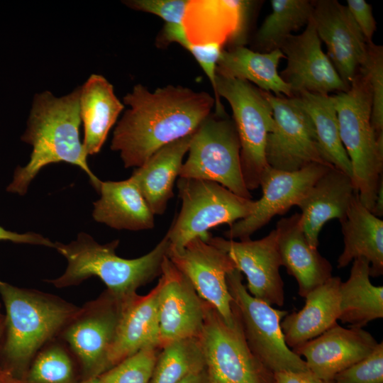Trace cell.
Returning <instances> with one entry per match:
<instances>
[{
  "label": "cell",
  "mask_w": 383,
  "mask_h": 383,
  "mask_svg": "<svg viewBox=\"0 0 383 383\" xmlns=\"http://www.w3.org/2000/svg\"><path fill=\"white\" fill-rule=\"evenodd\" d=\"M129 108L118 122L111 149L124 167H138L163 146L193 133L215 108L214 97L182 86L150 91L138 84L123 97Z\"/></svg>",
  "instance_id": "6da1fadb"
},
{
  "label": "cell",
  "mask_w": 383,
  "mask_h": 383,
  "mask_svg": "<svg viewBox=\"0 0 383 383\" xmlns=\"http://www.w3.org/2000/svg\"><path fill=\"white\" fill-rule=\"evenodd\" d=\"M80 87L61 97L45 91L35 94L22 141L32 148L30 160L24 167H17L12 181L6 187L10 193L24 195L45 166L66 162L79 167L89 178L97 191L101 180L91 172L88 154L79 138Z\"/></svg>",
  "instance_id": "7a4b0ae2"
},
{
  "label": "cell",
  "mask_w": 383,
  "mask_h": 383,
  "mask_svg": "<svg viewBox=\"0 0 383 383\" xmlns=\"http://www.w3.org/2000/svg\"><path fill=\"white\" fill-rule=\"evenodd\" d=\"M5 328L0 340V370L22 378L37 353L60 335L79 313L58 296L20 288L0 279Z\"/></svg>",
  "instance_id": "3957f363"
},
{
  "label": "cell",
  "mask_w": 383,
  "mask_h": 383,
  "mask_svg": "<svg viewBox=\"0 0 383 383\" xmlns=\"http://www.w3.org/2000/svg\"><path fill=\"white\" fill-rule=\"evenodd\" d=\"M119 240H115L101 245L84 232L68 244L55 242L54 248L67 259V267L60 277L47 282L57 288H64L96 277L109 292L124 299L160 276L170 247L166 235L148 253L134 259L118 256L116 249Z\"/></svg>",
  "instance_id": "277c9868"
},
{
  "label": "cell",
  "mask_w": 383,
  "mask_h": 383,
  "mask_svg": "<svg viewBox=\"0 0 383 383\" xmlns=\"http://www.w3.org/2000/svg\"><path fill=\"white\" fill-rule=\"evenodd\" d=\"M333 97L354 187L362 204L372 211L383 181V135L378 136L371 124L372 96L365 72L360 70L349 89Z\"/></svg>",
  "instance_id": "5b68a950"
},
{
  "label": "cell",
  "mask_w": 383,
  "mask_h": 383,
  "mask_svg": "<svg viewBox=\"0 0 383 383\" xmlns=\"http://www.w3.org/2000/svg\"><path fill=\"white\" fill-rule=\"evenodd\" d=\"M221 97L229 103L240 143L243 177L249 191L260 187L268 167L265 148L274 118L266 91L252 83L216 74L215 113L226 115Z\"/></svg>",
  "instance_id": "8992f818"
},
{
  "label": "cell",
  "mask_w": 383,
  "mask_h": 383,
  "mask_svg": "<svg viewBox=\"0 0 383 383\" xmlns=\"http://www.w3.org/2000/svg\"><path fill=\"white\" fill-rule=\"evenodd\" d=\"M181 210L166 233L170 248L182 249L195 238L206 240L211 228L248 217L255 201L241 197L221 184L209 180L178 177Z\"/></svg>",
  "instance_id": "52a82bcc"
},
{
  "label": "cell",
  "mask_w": 383,
  "mask_h": 383,
  "mask_svg": "<svg viewBox=\"0 0 383 383\" xmlns=\"http://www.w3.org/2000/svg\"><path fill=\"white\" fill-rule=\"evenodd\" d=\"M179 177L217 182L247 199L252 195L243 177L240 143L233 119L210 113L194 131Z\"/></svg>",
  "instance_id": "ba28073f"
},
{
  "label": "cell",
  "mask_w": 383,
  "mask_h": 383,
  "mask_svg": "<svg viewBox=\"0 0 383 383\" xmlns=\"http://www.w3.org/2000/svg\"><path fill=\"white\" fill-rule=\"evenodd\" d=\"M226 282L233 298L232 311L239 319L248 347L259 360L273 373L309 371L305 360L285 343L281 321L288 312L252 296L237 269L228 273Z\"/></svg>",
  "instance_id": "9c48e42d"
},
{
  "label": "cell",
  "mask_w": 383,
  "mask_h": 383,
  "mask_svg": "<svg viewBox=\"0 0 383 383\" xmlns=\"http://www.w3.org/2000/svg\"><path fill=\"white\" fill-rule=\"evenodd\" d=\"M233 313L234 322L229 325L207 302L199 340L210 383H276L274 374L248 347L239 319Z\"/></svg>",
  "instance_id": "30bf717a"
},
{
  "label": "cell",
  "mask_w": 383,
  "mask_h": 383,
  "mask_svg": "<svg viewBox=\"0 0 383 383\" xmlns=\"http://www.w3.org/2000/svg\"><path fill=\"white\" fill-rule=\"evenodd\" d=\"M123 301L106 289L96 299L80 307L79 313L61 332L60 338L79 362L81 380L98 377L110 368L109 354Z\"/></svg>",
  "instance_id": "8fae6325"
},
{
  "label": "cell",
  "mask_w": 383,
  "mask_h": 383,
  "mask_svg": "<svg viewBox=\"0 0 383 383\" xmlns=\"http://www.w3.org/2000/svg\"><path fill=\"white\" fill-rule=\"evenodd\" d=\"M266 93L274 118L265 148L268 166L296 171L313 163L330 165L322 155L310 116L294 97Z\"/></svg>",
  "instance_id": "7c38bea8"
},
{
  "label": "cell",
  "mask_w": 383,
  "mask_h": 383,
  "mask_svg": "<svg viewBox=\"0 0 383 383\" xmlns=\"http://www.w3.org/2000/svg\"><path fill=\"white\" fill-rule=\"evenodd\" d=\"M331 165L311 164L296 171H284L268 166L260 178L262 196L255 201L252 213L229 226L225 233L228 239L245 240L267 224L275 216L298 206L314 183Z\"/></svg>",
  "instance_id": "4fadbf2b"
},
{
  "label": "cell",
  "mask_w": 383,
  "mask_h": 383,
  "mask_svg": "<svg viewBox=\"0 0 383 383\" xmlns=\"http://www.w3.org/2000/svg\"><path fill=\"white\" fill-rule=\"evenodd\" d=\"M167 257L189 279L201 298L213 306L228 324L232 325L233 298L226 276L236 268L229 255L201 238H195L180 250L170 247Z\"/></svg>",
  "instance_id": "5bb4252c"
},
{
  "label": "cell",
  "mask_w": 383,
  "mask_h": 383,
  "mask_svg": "<svg viewBox=\"0 0 383 383\" xmlns=\"http://www.w3.org/2000/svg\"><path fill=\"white\" fill-rule=\"evenodd\" d=\"M157 310L160 347L184 338H196L203 329L207 302L189 279L167 256L158 281Z\"/></svg>",
  "instance_id": "9a60e30c"
},
{
  "label": "cell",
  "mask_w": 383,
  "mask_h": 383,
  "mask_svg": "<svg viewBox=\"0 0 383 383\" xmlns=\"http://www.w3.org/2000/svg\"><path fill=\"white\" fill-rule=\"evenodd\" d=\"M205 241L229 255L235 268L245 275L247 289L252 296L271 306L284 304V282L279 273L282 263L275 229L256 240L235 241L210 234Z\"/></svg>",
  "instance_id": "2e32d148"
},
{
  "label": "cell",
  "mask_w": 383,
  "mask_h": 383,
  "mask_svg": "<svg viewBox=\"0 0 383 383\" xmlns=\"http://www.w3.org/2000/svg\"><path fill=\"white\" fill-rule=\"evenodd\" d=\"M313 4L312 21L329 60L345 85L350 86L366 63L370 44L348 7L336 0Z\"/></svg>",
  "instance_id": "e0dca14e"
},
{
  "label": "cell",
  "mask_w": 383,
  "mask_h": 383,
  "mask_svg": "<svg viewBox=\"0 0 383 383\" xmlns=\"http://www.w3.org/2000/svg\"><path fill=\"white\" fill-rule=\"evenodd\" d=\"M279 49L287 60L279 75L290 87L293 96L302 92L329 94L349 89L322 50L312 18L301 34L290 35Z\"/></svg>",
  "instance_id": "ac0fdd59"
},
{
  "label": "cell",
  "mask_w": 383,
  "mask_h": 383,
  "mask_svg": "<svg viewBox=\"0 0 383 383\" xmlns=\"http://www.w3.org/2000/svg\"><path fill=\"white\" fill-rule=\"evenodd\" d=\"M254 1L189 0L183 27L194 45H243Z\"/></svg>",
  "instance_id": "d6986e66"
},
{
  "label": "cell",
  "mask_w": 383,
  "mask_h": 383,
  "mask_svg": "<svg viewBox=\"0 0 383 383\" xmlns=\"http://www.w3.org/2000/svg\"><path fill=\"white\" fill-rule=\"evenodd\" d=\"M375 338L362 328L335 323L321 335L292 350L305 358L311 372L333 380L339 372L367 357L377 346Z\"/></svg>",
  "instance_id": "ffe728a7"
},
{
  "label": "cell",
  "mask_w": 383,
  "mask_h": 383,
  "mask_svg": "<svg viewBox=\"0 0 383 383\" xmlns=\"http://www.w3.org/2000/svg\"><path fill=\"white\" fill-rule=\"evenodd\" d=\"M356 194L351 177L334 167L314 183L297 206L304 233L312 248L318 249L319 233L327 221H340L346 216Z\"/></svg>",
  "instance_id": "44dd1931"
},
{
  "label": "cell",
  "mask_w": 383,
  "mask_h": 383,
  "mask_svg": "<svg viewBox=\"0 0 383 383\" xmlns=\"http://www.w3.org/2000/svg\"><path fill=\"white\" fill-rule=\"evenodd\" d=\"M275 231L282 266L296 279L301 296L305 297L333 277L331 262L309 245L300 213L281 218Z\"/></svg>",
  "instance_id": "7402d4cb"
},
{
  "label": "cell",
  "mask_w": 383,
  "mask_h": 383,
  "mask_svg": "<svg viewBox=\"0 0 383 383\" xmlns=\"http://www.w3.org/2000/svg\"><path fill=\"white\" fill-rule=\"evenodd\" d=\"M158 293L157 284L146 295L135 293L123 299L115 338L109 354L110 368L143 348H160Z\"/></svg>",
  "instance_id": "603a6c76"
},
{
  "label": "cell",
  "mask_w": 383,
  "mask_h": 383,
  "mask_svg": "<svg viewBox=\"0 0 383 383\" xmlns=\"http://www.w3.org/2000/svg\"><path fill=\"white\" fill-rule=\"evenodd\" d=\"M339 277H331L310 292L304 306L288 313L281 321L287 346L292 350L321 335L337 323L340 314Z\"/></svg>",
  "instance_id": "cb8c5ba5"
},
{
  "label": "cell",
  "mask_w": 383,
  "mask_h": 383,
  "mask_svg": "<svg viewBox=\"0 0 383 383\" xmlns=\"http://www.w3.org/2000/svg\"><path fill=\"white\" fill-rule=\"evenodd\" d=\"M194 132L159 149L131 176L154 215L163 214L174 195V184Z\"/></svg>",
  "instance_id": "d4e9b609"
},
{
  "label": "cell",
  "mask_w": 383,
  "mask_h": 383,
  "mask_svg": "<svg viewBox=\"0 0 383 383\" xmlns=\"http://www.w3.org/2000/svg\"><path fill=\"white\" fill-rule=\"evenodd\" d=\"M94 203V219L117 230L144 231L155 226L150 211L136 183L130 177L121 181H101Z\"/></svg>",
  "instance_id": "484cf974"
},
{
  "label": "cell",
  "mask_w": 383,
  "mask_h": 383,
  "mask_svg": "<svg viewBox=\"0 0 383 383\" xmlns=\"http://www.w3.org/2000/svg\"><path fill=\"white\" fill-rule=\"evenodd\" d=\"M344 248L338 259L343 268L357 258L367 260L370 277L383 274V221L374 216L355 195L346 216L340 221Z\"/></svg>",
  "instance_id": "4316f807"
},
{
  "label": "cell",
  "mask_w": 383,
  "mask_h": 383,
  "mask_svg": "<svg viewBox=\"0 0 383 383\" xmlns=\"http://www.w3.org/2000/svg\"><path fill=\"white\" fill-rule=\"evenodd\" d=\"M113 85L102 75L93 74L80 87L79 112L84 126L83 145L87 153H98L124 109Z\"/></svg>",
  "instance_id": "83f0119b"
},
{
  "label": "cell",
  "mask_w": 383,
  "mask_h": 383,
  "mask_svg": "<svg viewBox=\"0 0 383 383\" xmlns=\"http://www.w3.org/2000/svg\"><path fill=\"white\" fill-rule=\"evenodd\" d=\"M285 58L280 49L269 52H256L243 45L223 49L217 62L216 73L252 82L275 96H293L290 87L280 77L277 67Z\"/></svg>",
  "instance_id": "f1b7e54d"
},
{
  "label": "cell",
  "mask_w": 383,
  "mask_h": 383,
  "mask_svg": "<svg viewBox=\"0 0 383 383\" xmlns=\"http://www.w3.org/2000/svg\"><path fill=\"white\" fill-rule=\"evenodd\" d=\"M370 277L369 262L357 258L347 281L340 284L338 320L350 327L362 328L383 317V287L372 284Z\"/></svg>",
  "instance_id": "f546056e"
},
{
  "label": "cell",
  "mask_w": 383,
  "mask_h": 383,
  "mask_svg": "<svg viewBox=\"0 0 383 383\" xmlns=\"http://www.w3.org/2000/svg\"><path fill=\"white\" fill-rule=\"evenodd\" d=\"M293 97L310 116L325 160L351 177V164L340 140L333 95L302 92Z\"/></svg>",
  "instance_id": "4dcf8cb0"
},
{
  "label": "cell",
  "mask_w": 383,
  "mask_h": 383,
  "mask_svg": "<svg viewBox=\"0 0 383 383\" xmlns=\"http://www.w3.org/2000/svg\"><path fill=\"white\" fill-rule=\"evenodd\" d=\"M271 12L255 35V44L261 52L279 49L295 31L310 21L313 4L308 0H271Z\"/></svg>",
  "instance_id": "1f68e13d"
},
{
  "label": "cell",
  "mask_w": 383,
  "mask_h": 383,
  "mask_svg": "<svg viewBox=\"0 0 383 383\" xmlns=\"http://www.w3.org/2000/svg\"><path fill=\"white\" fill-rule=\"evenodd\" d=\"M205 367L199 338L177 340L160 350L150 383H178Z\"/></svg>",
  "instance_id": "d6a6232c"
},
{
  "label": "cell",
  "mask_w": 383,
  "mask_h": 383,
  "mask_svg": "<svg viewBox=\"0 0 383 383\" xmlns=\"http://www.w3.org/2000/svg\"><path fill=\"white\" fill-rule=\"evenodd\" d=\"M25 383H79L71 354L52 340L35 355L22 377Z\"/></svg>",
  "instance_id": "836d02e7"
},
{
  "label": "cell",
  "mask_w": 383,
  "mask_h": 383,
  "mask_svg": "<svg viewBox=\"0 0 383 383\" xmlns=\"http://www.w3.org/2000/svg\"><path fill=\"white\" fill-rule=\"evenodd\" d=\"M160 350L157 346L143 348L99 377L103 383H150Z\"/></svg>",
  "instance_id": "e575fe53"
},
{
  "label": "cell",
  "mask_w": 383,
  "mask_h": 383,
  "mask_svg": "<svg viewBox=\"0 0 383 383\" xmlns=\"http://www.w3.org/2000/svg\"><path fill=\"white\" fill-rule=\"evenodd\" d=\"M367 76L372 96L371 124L378 136L383 135V55L382 48L370 44L369 55L360 68Z\"/></svg>",
  "instance_id": "d590c367"
},
{
  "label": "cell",
  "mask_w": 383,
  "mask_h": 383,
  "mask_svg": "<svg viewBox=\"0 0 383 383\" xmlns=\"http://www.w3.org/2000/svg\"><path fill=\"white\" fill-rule=\"evenodd\" d=\"M335 383H383V343L365 358L335 375Z\"/></svg>",
  "instance_id": "8d00e7d4"
},
{
  "label": "cell",
  "mask_w": 383,
  "mask_h": 383,
  "mask_svg": "<svg viewBox=\"0 0 383 383\" xmlns=\"http://www.w3.org/2000/svg\"><path fill=\"white\" fill-rule=\"evenodd\" d=\"M129 8L157 15L166 23L182 24L189 0H130Z\"/></svg>",
  "instance_id": "74e56055"
},
{
  "label": "cell",
  "mask_w": 383,
  "mask_h": 383,
  "mask_svg": "<svg viewBox=\"0 0 383 383\" xmlns=\"http://www.w3.org/2000/svg\"><path fill=\"white\" fill-rule=\"evenodd\" d=\"M180 45L190 52L199 62L208 77L215 95L216 66L223 47L218 44L194 45L187 39L183 40Z\"/></svg>",
  "instance_id": "f35d334b"
},
{
  "label": "cell",
  "mask_w": 383,
  "mask_h": 383,
  "mask_svg": "<svg viewBox=\"0 0 383 383\" xmlns=\"http://www.w3.org/2000/svg\"><path fill=\"white\" fill-rule=\"evenodd\" d=\"M347 7L369 44H372L376 23L372 6L365 0H348Z\"/></svg>",
  "instance_id": "ab89813d"
},
{
  "label": "cell",
  "mask_w": 383,
  "mask_h": 383,
  "mask_svg": "<svg viewBox=\"0 0 383 383\" xmlns=\"http://www.w3.org/2000/svg\"><path fill=\"white\" fill-rule=\"evenodd\" d=\"M0 240H9L15 243L39 245L54 248L55 243L44 236L33 233H18L4 229L0 226Z\"/></svg>",
  "instance_id": "60d3db41"
},
{
  "label": "cell",
  "mask_w": 383,
  "mask_h": 383,
  "mask_svg": "<svg viewBox=\"0 0 383 383\" xmlns=\"http://www.w3.org/2000/svg\"><path fill=\"white\" fill-rule=\"evenodd\" d=\"M274 374L276 383H335L334 380L321 379L310 371H284Z\"/></svg>",
  "instance_id": "b9f144b4"
},
{
  "label": "cell",
  "mask_w": 383,
  "mask_h": 383,
  "mask_svg": "<svg viewBox=\"0 0 383 383\" xmlns=\"http://www.w3.org/2000/svg\"><path fill=\"white\" fill-rule=\"evenodd\" d=\"M178 383H210L206 367L189 374Z\"/></svg>",
  "instance_id": "7bdbcfd3"
},
{
  "label": "cell",
  "mask_w": 383,
  "mask_h": 383,
  "mask_svg": "<svg viewBox=\"0 0 383 383\" xmlns=\"http://www.w3.org/2000/svg\"><path fill=\"white\" fill-rule=\"evenodd\" d=\"M371 212L377 217L383 216V181L379 184L375 203Z\"/></svg>",
  "instance_id": "ee69618b"
},
{
  "label": "cell",
  "mask_w": 383,
  "mask_h": 383,
  "mask_svg": "<svg viewBox=\"0 0 383 383\" xmlns=\"http://www.w3.org/2000/svg\"><path fill=\"white\" fill-rule=\"evenodd\" d=\"M0 383H25L19 378L7 370H0Z\"/></svg>",
  "instance_id": "f6af8a7d"
},
{
  "label": "cell",
  "mask_w": 383,
  "mask_h": 383,
  "mask_svg": "<svg viewBox=\"0 0 383 383\" xmlns=\"http://www.w3.org/2000/svg\"><path fill=\"white\" fill-rule=\"evenodd\" d=\"M5 328V313L2 312L1 304H0V340L4 333Z\"/></svg>",
  "instance_id": "bcb514c9"
},
{
  "label": "cell",
  "mask_w": 383,
  "mask_h": 383,
  "mask_svg": "<svg viewBox=\"0 0 383 383\" xmlns=\"http://www.w3.org/2000/svg\"><path fill=\"white\" fill-rule=\"evenodd\" d=\"M79 383H103V382L98 377L86 379H82L79 382Z\"/></svg>",
  "instance_id": "7dc6e473"
}]
</instances>
